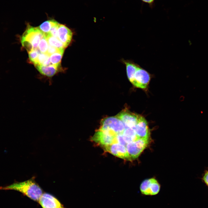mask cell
Listing matches in <instances>:
<instances>
[{
	"instance_id": "cell-1",
	"label": "cell",
	"mask_w": 208,
	"mask_h": 208,
	"mask_svg": "<svg viewBox=\"0 0 208 208\" xmlns=\"http://www.w3.org/2000/svg\"><path fill=\"white\" fill-rule=\"evenodd\" d=\"M0 189L16 191L36 201L39 200L43 194L42 190L33 178L25 181L16 182L9 185L0 187Z\"/></svg>"
},
{
	"instance_id": "cell-2",
	"label": "cell",
	"mask_w": 208,
	"mask_h": 208,
	"mask_svg": "<svg viewBox=\"0 0 208 208\" xmlns=\"http://www.w3.org/2000/svg\"><path fill=\"white\" fill-rule=\"evenodd\" d=\"M44 36V34L38 27H34L28 25L21 37L22 46L28 53L33 50L38 49L39 42Z\"/></svg>"
},
{
	"instance_id": "cell-3",
	"label": "cell",
	"mask_w": 208,
	"mask_h": 208,
	"mask_svg": "<svg viewBox=\"0 0 208 208\" xmlns=\"http://www.w3.org/2000/svg\"><path fill=\"white\" fill-rule=\"evenodd\" d=\"M125 129L123 122L115 116L108 117L102 120L99 129L108 131L118 135L122 133Z\"/></svg>"
},
{
	"instance_id": "cell-4",
	"label": "cell",
	"mask_w": 208,
	"mask_h": 208,
	"mask_svg": "<svg viewBox=\"0 0 208 208\" xmlns=\"http://www.w3.org/2000/svg\"><path fill=\"white\" fill-rule=\"evenodd\" d=\"M149 142V139L139 138L127 144L126 148L130 160L137 158L147 146Z\"/></svg>"
},
{
	"instance_id": "cell-5",
	"label": "cell",
	"mask_w": 208,
	"mask_h": 208,
	"mask_svg": "<svg viewBox=\"0 0 208 208\" xmlns=\"http://www.w3.org/2000/svg\"><path fill=\"white\" fill-rule=\"evenodd\" d=\"M151 77L148 72L138 64L134 74L132 84L138 88L145 89L147 88Z\"/></svg>"
},
{
	"instance_id": "cell-6",
	"label": "cell",
	"mask_w": 208,
	"mask_h": 208,
	"mask_svg": "<svg viewBox=\"0 0 208 208\" xmlns=\"http://www.w3.org/2000/svg\"><path fill=\"white\" fill-rule=\"evenodd\" d=\"M116 134L107 130H98L91 139L103 147L117 143Z\"/></svg>"
},
{
	"instance_id": "cell-7",
	"label": "cell",
	"mask_w": 208,
	"mask_h": 208,
	"mask_svg": "<svg viewBox=\"0 0 208 208\" xmlns=\"http://www.w3.org/2000/svg\"><path fill=\"white\" fill-rule=\"evenodd\" d=\"M140 190L142 194L145 196H154L159 192L160 185L154 178L145 180L141 183Z\"/></svg>"
},
{
	"instance_id": "cell-8",
	"label": "cell",
	"mask_w": 208,
	"mask_h": 208,
	"mask_svg": "<svg viewBox=\"0 0 208 208\" xmlns=\"http://www.w3.org/2000/svg\"><path fill=\"white\" fill-rule=\"evenodd\" d=\"M139 116V115L125 110L118 114L116 116L123 122L125 128H131L134 129Z\"/></svg>"
},
{
	"instance_id": "cell-9",
	"label": "cell",
	"mask_w": 208,
	"mask_h": 208,
	"mask_svg": "<svg viewBox=\"0 0 208 208\" xmlns=\"http://www.w3.org/2000/svg\"><path fill=\"white\" fill-rule=\"evenodd\" d=\"M105 150L113 155L124 159L130 160L126 146L118 143L103 147Z\"/></svg>"
},
{
	"instance_id": "cell-10",
	"label": "cell",
	"mask_w": 208,
	"mask_h": 208,
	"mask_svg": "<svg viewBox=\"0 0 208 208\" xmlns=\"http://www.w3.org/2000/svg\"><path fill=\"white\" fill-rule=\"evenodd\" d=\"M38 201L43 208H60L63 207L55 197L47 193L43 194Z\"/></svg>"
},
{
	"instance_id": "cell-11",
	"label": "cell",
	"mask_w": 208,
	"mask_h": 208,
	"mask_svg": "<svg viewBox=\"0 0 208 208\" xmlns=\"http://www.w3.org/2000/svg\"><path fill=\"white\" fill-rule=\"evenodd\" d=\"M134 130L139 138L149 139L150 133L148 123L142 116L140 115Z\"/></svg>"
},
{
	"instance_id": "cell-12",
	"label": "cell",
	"mask_w": 208,
	"mask_h": 208,
	"mask_svg": "<svg viewBox=\"0 0 208 208\" xmlns=\"http://www.w3.org/2000/svg\"><path fill=\"white\" fill-rule=\"evenodd\" d=\"M57 34L59 40L62 43L64 48L67 47L72 39L73 33L71 30L65 25L59 24Z\"/></svg>"
},
{
	"instance_id": "cell-13",
	"label": "cell",
	"mask_w": 208,
	"mask_h": 208,
	"mask_svg": "<svg viewBox=\"0 0 208 208\" xmlns=\"http://www.w3.org/2000/svg\"><path fill=\"white\" fill-rule=\"evenodd\" d=\"M60 65L50 64L47 66L40 65H36L35 66L41 74L51 78L59 71L58 67Z\"/></svg>"
},
{
	"instance_id": "cell-14",
	"label": "cell",
	"mask_w": 208,
	"mask_h": 208,
	"mask_svg": "<svg viewBox=\"0 0 208 208\" xmlns=\"http://www.w3.org/2000/svg\"><path fill=\"white\" fill-rule=\"evenodd\" d=\"M122 135L123 139L127 144L139 138L137 136L134 130L131 128H125Z\"/></svg>"
},
{
	"instance_id": "cell-15",
	"label": "cell",
	"mask_w": 208,
	"mask_h": 208,
	"mask_svg": "<svg viewBox=\"0 0 208 208\" xmlns=\"http://www.w3.org/2000/svg\"><path fill=\"white\" fill-rule=\"evenodd\" d=\"M44 34L49 45L59 49H65L63 44L58 39L52 36L49 33Z\"/></svg>"
},
{
	"instance_id": "cell-16",
	"label": "cell",
	"mask_w": 208,
	"mask_h": 208,
	"mask_svg": "<svg viewBox=\"0 0 208 208\" xmlns=\"http://www.w3.org/2000/svg\"><path fill=\"white\" fill-rule=\"evenodd\" d=\"M50 56L47 53H41L39 55L36 62L34 64V65L47 66L50 65L51 63Z\"/></svg>"
},
{
	"instance_id": "cell-17",
	"label": "cell",
	"mask_w": 208,
	"mask_h": 208,
	"mask_svg": "<svg viewBox=\"0 0 208 208\" xmlns=\"http://www.w3.org/2000/svg\"><path fill=\"white\" fill-rule=\"evenodd\" d=\"M64 50L56 52L50 56L51 62L53 65H60Z\"/></svg>"
},
{
	"instance_id": "cell-18",
	"label": "cell",
	"mask_w": 208,
	"mask_h": 208,
	"mask_svg": "<svg viewBox=\"0 0 208 208\" xmlns=\"http://www.w3.org/2000/svg\"><path fill=\"white\" fill-rule=\"evenodd\" d=\"M53 20H49L44 22L39 26L38 28L44 34L49 33Z\"/></svg>"
},
{
	"instance_id": "cell-19",
	"label": "cell",
	"mask_w": 208,
	"mask_h": 208,
	"mask_svg": "<svg viewBox=\"0 0 208 208\" xmlns=\"http://www.w3.org/2000/svg\"><path fill=\"white\" fill-rule=\"evenodd\" d=\"M49 44L45 36L40 40L38 46V49L42 53H46Z\"/></svg>"
},
{
	"instance_id": "cell-20",
	"label": "cell",
	"mask_w": 208,
	"mask_h": 208,
	"mask_svg": "<svg viewBox=\"0 0 208 208\" xmlns=\"http://www.w3.org/2000/svg\"><path fill=\"white\" fill-rule=\"evenodd\" d=\"M41 53L38 49H34L28 53L30 60L34 64L36 62L37 59Z\"/></svg>"
},
{
	"instance_id": "cell-21",
	"label": "cell",
	"mask_w": 208,
	"mask_h": 208,
	"mask_svg": "<svg viewBox=\"0 0 208 208\" xmlns=\"http://www.w3.org/2000/svg\"><path fill=\"white\" fill-rule=\"evenodd\" d=\"M59 24L57 21L53 20L52 25L49 32L52 36L58 39V38L57 29Z\"/></svg>"
},
{
	"instance_id": "cell-22",
	"label": "cell",
	"mask_w": 208,
	"mask_h": 208,
	"mask_svg": "<svg viewBox=\"0 0 208 208\" xmlns=\"http://www.w3.org/2000/svg\"><path fill=\"white\" fill-rule=\"evenodd\" d=\"M64 50V49H59L55 47L51 46L49 44L47 51L46 53H47L50 56L51 55L54 53L62 51Z\"/></svg>"
},
{
	"instance_id": "cell-23",
	"label": "cell",
	"mask_w": 208,
	"mask_h": 208,
	"mask_svg": "<svg viewBox=\"0 0 208 208\" xmlns=\"http://www.w3.org/2000/svg\"><path fill=\"white\" fill-rule=\"evenodd\" d=\"M201 179L208 187V169L204 171Z\"/></svg>"
},
{
	"instance_id": "cell-24",
	"label": "cell",
	"mask_w": 208,
	"mask_h": 208,
	"mask_svg": "<svg viewBox=\"0 0 208 208\" xmlns=\"http://www.w3.org/2000/svg\"><path fill=\"white\" fill-rule=\"evenodd\" d=\"M143 1L148 3V4H151L152 3L154 0H141Z\"/></svg>"
},
{
	"instance_id": "cell-25",
	"label": "cell",
	"mask_w": 208,
	"mask_h": 208,
	"mask_svg": "<svg viewBox=\"0 0 208 208\" xmlns=\"http://www.w3.org/2000/svg\"><path fill=\"white\" fill-rule=\"evenodd\" d=\"M60 208H64V207H61Z\"/></svg>"
}]
</instances>
